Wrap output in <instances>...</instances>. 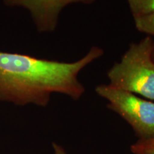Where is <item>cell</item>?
Wrapping results in <instances>:
<instances>
[{
	"mask_svg": "<svg viewBox=\"0 0 154 154\" xmlns=\"http://www.w3.org/2000/svg\"><path fill=\"white\" fill-rule=\"evenodd\" d=\"M52 146H53L54 153V154H66L64 149H63L62 146L59 145V144L53 143Z\"/></svg>",
	"mask_w": 154,
	"mask_h": 154,
	"instance_id": "cell-8",
	"label": "cell"
},
{
	"mask_svg": "<svg viewBox=\"0 0 154 154\" xmlns=\"http://www.w3.org/2000/svg\"><path fill=\"white\" fill-rule=\"evenodd\" d=\"M153 49L149 36L131 44L121 60L108 71L109 85L154 101Z\"/></svg>",
	"mask_w": 154,
	"mask_h": 154,
	"instance_id": "cell-2",
	"label": "cell"
},
{
	"mask_svg": "<svg viewBox=\"0 0 154 154\" xmlns=\"http://www.w3.org/2000/svg\"><path fill=\"white\" fill-rule=\"evenodd\" d=\"M152 58H153V59L154 61V49H153V54H152Z\"/></svg>",
	"mask_w": 154,
	"mask_h": 154,
	"instance_id": "cell-9",
	"label": "cell"
},
{
	"mask_svg": "<svg viewBox=\"0 0 154 154\" xmlns=\"http://www.w3.org/2000/svg\"><path fill=\"white\" fill-rule=\"evenodd\" d=\"M95 91L99 96L107 100L109 109L128 123L140 139L154 137L153 102L109 84L97 86Z\"/></svg>",
	"mask_w": 154,
	"mask_h": 154,
	"instance_id": "cell-3",
	"label": "cell"
},
{
	"mask_svg": "<svg viewBox=\"0 0 154 154\" xmlns=\"http://www.w3.org/2000/svg\"><path fill=\"white\" fill-rule=\"evenodd\" d=\"M134 154H154V137L149 139H139L131 146Z\"/></svg>",
	"mask_w": 154,
	"mask_h": 154,
	"instance_id": "cell-7",
	"label": "cell"
},
{
	"mask_svg": "<svg viewBox=\"0 0 154 154\" xmlns=\"http://www.w3.org/2000/svg\"><path fill=\"white\" fill-rule=\"evenodd\" d=\"M133 17L151 14L154 11V0H126Z\"/></svg>",
	"mask_w": 154,
	"mask_h": 154,
	"instance_id": "cell-5",
	"label": "cell"
},
{
	"mask_svg": "<svg viewBox=\"0 0 154 154\" xmlns=\"http://www.w3.org/2000/svg\"><path fill=\"white\" fill-rule=\"evenodd\" d=\"M96 0H4L11 7H22L29 11L39 32H52L57 28L62 9L72 4L92 5Z\"/></svg>",
	"mask_w": 154,
	"mask_h": 154,
	"instance_id": "cell-4",
	"label": "cell"
},
{
	"mask_svg": "<svg viewBox=\"0 0 154 154\" xmlns=\"http://www.w3.org/2000/svg\"><path fill=\"white\" fill-rule=\"evenodd\" d=\"M103 54V49L92 47L82 59L63 62L0 51V100L46 106L53 93L79 99L85 88L79 74Z\"/></svg>",
	"mask_w": 154,
	"mask_h": 154,
	"instance_id": "cell-1",
	"label": "cell"
},
{
	"mask_svg": "<svg viewBox=\"0 0 154 154\" xmlns=\"http://www.w3.org/2000/svg\"><path fill=\"white\" fill-rule=\"evenodd\" d=\"M136 28L141 33L154 36V11L151 14L134 17Z\"/></svg>",
	"mask_w": 154,
	"mask_h": 154,
	"instance_id": "cell-6",
	"label": "cell"
}]
</instances>
